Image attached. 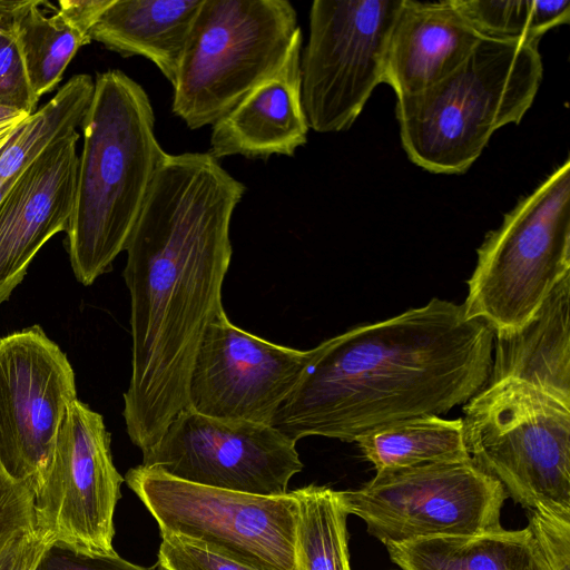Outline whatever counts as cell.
I'll list each match as a JSON object with an SVG mask.
<instances>
[{"instance_id": "1", "label": "cell", "mask_w": 570, "mask_h": 570, "mask_svg": "<svg viewBox=\"0 0 570 570\" xmlns=\"http://www.w3.org/2000/svg\"><path fill=\"white\" fill-rule=\"evenodd\" d=\"M245 191L209 153L168 154L129 236L132 357L122 415L141 452L188 407L200 338L224 311L230 220Z\"/></svg>"}, {"instance_id": "2", "label": "cell", "mask_w": 570, "mask_h": 570, "mask_svg": "<svg viewBox=\"0 0 570 570\" xmlns=\"http://www.w3.org/2000/svg\"><path fill=\"white\" fill-rule=\"evenodd\" d=\"M493 342L483 321L438 297L353 327L316 346L271 425L294 442H355L397 421L446 413L485 386Z\"/></svg>"}, {"instance_id": "3", "label": "cell", "mask_w": 570, "mask_h": 570, "mask_svg": "<svg viewBox=\"0 0 570 570\" xmlns=\"http://www.w3.org/2000/svg\"><path fill=\"white\" fill-rule=\"evenodd\" d=\"M81 127L83 146L66 233L73 274L88 286L125 250L168 154L155 135L149 96L120 70L97 75Z\"/></svg>"}, {"instance_id": "4", "label": "cell", "mask_w": 570, "mask_h": 570, "mask_svg": "<svg viewBox=\"0 0 570 570\" xmlns=\"http://www.w3.org/2000/svg\"><path fill=\"white\" fill-rule=\"evenodd\" d=\"M539 41L482 37L445 77L400 97L396 118L412 163L433 174H462L501 127L519 124L540 87Z\"/></svg>"}, {"instance_id": "5", "label": "cell", "mask_w": 570, "mask_h": 570, "mask_svg": "<svg viewBox=\"0 0 570 570\" xmlns=\"http://www.w3.org/2000/svg\"><path fill=\"white\" fill-rule=\"evenodd\" d=\"M462 304L494 336L521 330L570 274V161L504 215L476 250Z\"/></svg>"}, {"instance_id": "6", "label": "cell", "mask_w": 570, "mask_h": 570, "mask_svg": "<svg viewBox=\"0 0 570 570\" xmlns=\"http://www.w3.org/2000/svg\"><path fill=\"white\" fill-rule=\"evenodd\" d=\"M301 28L286 0H203L176 76L173 112L215 124L283 65Z\"/></svg>"}, {"instance_id": "7", "label": "cell", "mask_w": 570, "mask_h": 570, "mask_svg": "<svg viewBox=\"0 0 570 570\" xmlns=\"http://www.w3.org/2000/svg\"><path fill=\"white\" fill-rule=\"evenodd\" d=\"M470 460L527 510L570 514V406L529 384L485 385L463 407Z\"/></svg>"}, {"instance_id": "8", "label": "cell", "mask_w": 570, "mask_h": 570, "mask_svg": "<svg viewBox=\"0 0 570 570\" xmlns=\"http://www.w3.org/2000/svg\"><path fill=\"white\" fill-rule=\"evenodd\" d=\"M124 479L160 535L181 538L259 570H295L298 502L292 491L265 497L216 489L141 464Z\"/></svg>"}, {"instance_id": "9", "label": "cell", "mask_w": 570, "mask_h": 570, "mask_svg": "<svg viewBox=\"0 0 570 570\" xmlns=\"http://www.w3.org/2000/svg\"><path fill=\"white\" fill-rule=\"evenodd\" d=\"M341 497L347 513L384 544L498 530L508 498L470 459L379 471Z\"/></svg>"}, {"instance_id": "10", "label": "cell", "mask_w": 570, "mask_h": 570, "mask_svg": "<svg viewBox=\"0 0 570 570\" xmlns=\"http://www.w3.org/2000/svg\"><path fill=\"white\" fill-rule=\"evenodd\" d=\"M402 0H315L301 55L302 101L309 128L348 129L384 82L389 38Z\"/></svg>"}, {"instance_id": "11", "label": "cell", "mask_w": 570, "mask_h": 570, "mask_svg": "<svg viewBox=\"0 0 570 570\" xmlns=\"http://www.w3.org/2000/svg\"><path fill=\"white\" fill-rule=\"evenodd\" d=\"M141 465L194 484L286 495L303 469L296 442L269 424L228 421L183 410L142 452Z\"/></svg>"}, {"instance_id": "12", "label": "cell", "mask_w": 570, "mask_h": 570, "mask_svg": "<svg viewBox=\"0 0 570 570\" xmlns=\"http://www.w3.org/2000/svg\"><path fill=\"white\" fill-rule=\"evenodd\" d=\"M124 481L104 417L77 399L37 483L38 530L79 550L116 554L114 514Z\"/></svg>"}, {"instance_id": "13", "label": "cell", "mask_w": 570, "mask_h": 570, "mask_svg": "<svg viewBox=\"0 0 570 570\" xmlns=\"http://www.w3.org/2000/svg\"><path fill=\"white\" fill-rule=\"evenodd\" d=\"M77 399L67 355L39 325L0 337V465L10 476L38 483Z\"/></svg>"}, {"instance_id": "14", "label": "cell", "mask_w": 570, "mask_h": 570, "mask_svg": "<svg viewBox=\"0 0 570 570\" xmlns=\"http://www.w3.org/2000/svg\"><path fill=\"white\" fill-rule=\"evenodd\" d=\"M315 353L316 347L301 351L250 334L222 311L196 351L188 407L219 420L271 425Z\"/></svg>"}, {"instance_id": "15", "label": "cell", "mask_w": 570, "mask_h": 570, "mask_svg": "<svg viewBox=\"0 0 570 570\" xmlns=\"http://www.w3.org/2000/svg\"><path fill=\"white\" fill-rule=\"evenodd\" d=\"M77 130L49 146L0 203V304L22 282L40 248L66 232L73 209Z\"/></svg>"}, {"instance_id": "16", "label": "cell", "mask_w": 570, "mask_h": 570, "mask_svg": "<svg viewBox=\"0 0 570 570\" xmlns=\"http://www.w3.org/2000/svg\"><path fill=\"white\" fill-rule=\"evenodd\" d=\"M302 43L299 29L278 70L212 125L208 153L214 158L293 156L306 144L309 126L302 101Z\"/></svg>"}, {"instance_id": "17", "label": "cell", "mask_w": 570, "mask_h": 570, "mask_svg": "<svg viewBox=\"0 0 570 570\" xmlns=\"http://www.w3.org/2000/svg\"><path fill=\"white\" fill-rule=\"evenodd\" d=\"M481 38L454 0H402L389 38L384 82L397 98L419 94L451 72Z\"/></svg>"}, {"instance_id": "18", "label": "cell", "mask_w": 570, "mask_h": 570, "mask_svg": "<svg viewBox=\"0 0 570 570\" xmlns=\"http://www.w3.org/2000/svg\"><path fill=\"white\" fill-rule=\"evenodd\" d=\"M570 274L518 332L494 336L488 382L529 384L570 406Z\"/></svg>"}, {"instance_id": "19", "label": "cell", "mask_w": 570, "mask_h": 570, "mask_svg": "<svg viewBox=\"0 0 570 570\" xmlns=\"http://www.w3.org/2000/svg\"><path fill=\"white\" fill-rule=\"evenodd\" d=\"M203 0H112L90 31L91 40L122 57L150 60L174 86Z\"/></svg>"}, {"instance_id": "20", "label": "cell", "mask_w": 570, "mask_h": 570, "mask_svg": "<svg viewBox=\"0 0 570 570\" xmlns=\"http://www.w3.org/2000/svg\"><path fill=\"white\" fill-rule=\"evenodd\" d=\"M401 570H548L528 528L385 544Z\"/></svg>"}, {"instance_id": "21", "label": "cell", "mask_w": 570, "mask_h": 570, "mask_svg": "<svg viewBox=\"0 0 570 570\" xmlns=\"http://www.w3.org/2000/svg\"><path fill=\"white\" fill-rule=\"evenodd\" d=\"M355 442L376 472L470 459L461 417L415 416L381 426Z\"/></svg>"}, {"instance_id": "22", "label": "cell", "mask_w": 570, "mask_h": 570, "mask_svg": "<svg viewBox=\"0 0 570 570\" xmlns=\"http://www.w3.org/2000/svg\"><path fill=\"white\" fill-rule=\"evenodd\" d=\"M94 88L89 75H75L13 129L0 147V185L22 174L49 146L82 124Z\"/></svg>"}, {"instance_id": "23", "label": "cell", "mask_w": 570, "mask_h": 570, "mask_svg": "<svg viewBox=\"0 0 570 570\" xmlns=\"http://www.w3.org/2000/svg\"><path fill=\"white\" fill-rule=\"evenodd\" d=\"M43 3L28 0L12 17L27 73L39 98L56 88L77 51L91 41L89 32L58 9L46 16L40 8Z\"/></svg>"}, {"instance_id": "24", "label": "cell", "mask_w": 570, "mask_h": 570, "mask_svg": "<svg viewBox=\"0 0 570 570\" xmlns=\"http://www.w3.org/2000/svg\"><path fill=\"white\" fill-rule=\"evenodd\" d=\"M292 492L298 502L295 570H352L341 491L309 484Z\"/></svg>"}, {"instance_id": "25", "label": "cell", "mask_w": 570, "mask_h": 570, "mask_svg": "<svg viewBox=\"0 0 570 570\" xmlns=\"http://www.w3.org/2000/svg\"><path fill=\"white\" fill-rule=\"evenodd\" d=\"M482 37L539 41L550 29L570 19L568 0H454Z\"/></svg>"}, {"instance_id": "26", "label": "cell", "mask_w": 570, "mask_h": 570, "mask_svg": "<svg viewBox=\"0 0 570 570\" xmlns=\"http://www.w3.org/2000/svg\"><path fill=\"white\" fill-rule=\"evenodd\" d=\"M38 100L27 73L12 17L0 18V106L31 115Z\"/></svg>"}, {"instance_id": "27", "label": "cell", "mask_w": 570, "mask_h": 570, "mask_svg": "<svg viewBox=\"0 0 570 570\" xmlns=\"http://www.w3.org/2000/svg\"><path fill=\"white\" fill-rule=\"evenodd\" d=\"M36 493V480H16L0 465V548L38 531Z\"/></svg>"}, {"instance_id": "28", "label": "cell", "mask_w": 570, "mask_h": 570, "mask_svg": "<svg viewBox=\"0 0 570 570\" xmlns=\"http://www.w3.org/2000/svg\"><path fill=\"white\" fill-rule=\"evenodd\" d=\"M528 511V529L549 570H570V514Z\"/></svg>"}, {"instance_id": "29", "label": "cell", "mask_w": 570, "mask_h": 570, "mask_svg": "<svg viewBox=\"0 0 570 570\" xmlns=\"http://www.w3.org/2000/svg\"><path fill=\"white\" fill-rule=\"evenodd\" d=\"M158 570H259L175 535H160Z\"/></svg>"}, {"instance_id": "30", "label": "cell", "mask_w": 570, "mask_h": 570, "mask_svg": "<svg viewBox=\"0 0 570 570\" xmlns=\"http://www.w3.org/2000/svg\"><path fill=\"white\" fill-rule=\"evenodd\" d=\"M36 570H153L134 564L116 554H98L51 541Z\"/></svg>"}, {"instance_id": "31", "label": "cell", "mask_w": 570, "mask_h": 570, "mask_svg": "<svg viewBox=\"0 0 570 570\" xmlns=\"http://www.w3.org/2000/svg\"><path fill=\"white\" fill-rule=\"evenodd\" d=\"M50 542L39 530L17 537L0 548V570H36Z\"/></svg>"}, {"instance_id": "32", "label": "cell", "mask_w": 570, "mask_h": 570, "mask_svg": "<svg viewBox=\"0 0 570 570\" xmlns=\"http://www.w3.org/2000/svg\"><path fill=\"white\" fill-rule=\"evenodd\" d=\"M28 116L19 110L0 106V147L13 129Z\"/></svg>"}, {"instance_id": "33", "label": "cell", "mask_w": 570, "mask_h": 570, "mask_svg": "<svg viewBox=\"0 0 570 570\" xmlns=\"http://www.w3.org/2000/svg\"><path fill=\"white\" fill-rule=\"evenodd\" d=\"M28 0H17V1H9V0H0V18H10L13 17V14L20 10Z\"/></svg>"}, {"instance_id": "34", "label": "cell", "mask_w": 570, "mask_h": 570, "mask_svg": "<svg viewBox=\"0 0 570 570\" xmlns=\"http://www.w3.org/2000/svg\"><path fill=\"white\" fill-rule=\"evenodd\" d=\"M19 176H16L0 185V203L3 200V198L6 197V195L8 194V191L10 190V188L16 183Z\"/></svg>"}, {"instance_id": "35", "label": "cell", "mask_w": 570, "mask_h": 570, "mask_svg": "<svg viewBox=\"0 0 570 570\" xmlns=\"http://www.w3.org/2000/svg\"><path fill=\"white\" fill-rule=\"evenodd\" d=\"M549 570V569H548Z\"/></svg>"}]
</instances>
